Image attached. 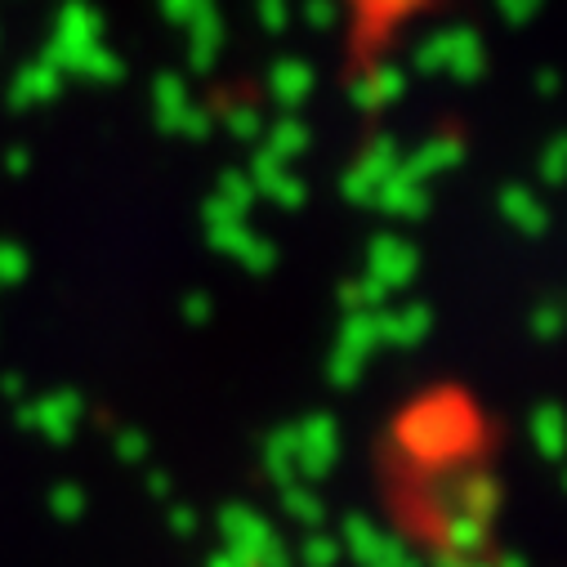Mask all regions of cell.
I'll use <instances>...</instances> for the list:
<instances>
[{"mask_svg":"<svg viewBox=\"0 0 567 567\" xmlns=\"http://www.w3.org/2000/svg\"><path fill=\"white\" fill-rule=\"evenodd\" d=\"M281 514L296 518V523L309 527V532H322V523H327V501H322L318 487L291 483V487H281Z\"/></svg>","mask_w":567,"mask_h":567,"instance_id":"27","label":"cell"},{"mask_svg":"<svg viewBox=\"0 0 567 567\" xmlns=\"http://www.w3.org/2000/svg\"><path fill=\"white\" fill-rule=\"evenodd\" d=\"M0 393H6L10 402H23V398H28V384H23V375H19V371H6V375H0Z\"/></svg>","mask_w":567,"mask_h":567,"instance_id":"48","label":"cell"},{"mask_svg":"<svg viewBox=\"0 0 567 567\" xmlns=\"http://www.w3.org/2000/svg\"><path fill=\"white\" fill-rule=\"evenodd\" d=\"M144 492H148L153 501H171V492H175V478H171L166 470H148V474H144Z\"/></svg>","mask_w":567,"mask_h":567,"instance_id":"45","label":"cell"},{"mask_svg":"<svg viewBox=\"0 0 567 567\" xmlns=\"http://www.w3.org/2000/svg\"><path fill=\"white\" fill-rule=\"evenodd\" d=\"M215 197H219L224 206H233L241 219H246V215H250V206L259 202V197H255V188H250V179H246V171H224V175H219V184H215Z\"/></svg>","mask_w":567,"mask_h":567,"instance_id":"29","label":"cell"},{"mask_svg":"<svg viewBox=\"0 0 567 567\" xmlns=\"http://www.w3.org/2000/svg\"><path fill=\"white\" fill-rule=\"evenodd\" d=\"M398 166H402L398 138H393V134H375L371 144L362 148V157L340 175V197H344L349 206H371L375 193H380V184H384L389 175H398Z\"/></svg>","mask_w":567,"mask_h":567,"instance_id":"7","label":"cell"},{"mask_svg":"<svg viewBox=\"0 0 567 567\" xmlns=\"http://www.w3.org/2000/svg\"><path fill=\"white\" fill-rule=\"evenodd\" d=\"M32 272V255L19 241H0V287H19Z\"/></svg>","mask_w":567,"mask_h":567,"instance_id":"35","label":"cell"},{"mask_svg":"<svg viewBox=\"0 0 567 567\" xmlns=\"http://www.w3.org/2000/svg\"><path fill=\"white\" fill-rule=\"evenodd\" d=\"M313 85H318V72L305 59H281V63L268 68V99L277 107H287V112L300 107L313 94Z\"/></svg>","mask_w":567,"mask_h":567,"instance_id":"17","label":"cell"},{"mask_svg":"<svg viewBox=\"0 0 567 567\" xmlns=\"http://www.w3.org/2000/svg\"><path fill=\"white\" fill-rule=\"evenodd\" d=\"M527 434H532V447H536L545 461H563V452H567L563 406H558V402H536L532 415H527Z\"/></svg>","mask_w":567,"mask_h":567,"instance_id":"23","label":"cell"},{"mask_svg":"<svg viewBox=\"0 0 567 567\" xmlns=\"http://www.w3.org/2000/svg\"><path fill=\"white\" fill-rule=\"evenodd\" d=\"M179 313H184L188 327H210V318H215V300H210L206 291H188V296L179 300Z\"/></svg>","mask_w":567,"mask_h":567,"instance_id":"40","label":"cell"},{"mask_svg":"<svg viewBox=\"0 0 567 567\" xmlns=\"http://www.w3.org/2000/svg\"><path fill=\"white\" fill-rule=\"evenodd\" d=\"M224 125H228L233 138H241V144H255V138L264 134V116H259V107H250V103H233V107L224 112Z\"/></svg>","mask_w":567,"mask_h":567,"instance_id":"34","label":"cell"},{"mask_svg":"<svg viewBox=\"0 0 567 567\" xmlns=\"http://www.w3.org/2000/svg\"><path fill=\"white\" fill-rule=\"evenodd\" d=\"M465 162V144L456 134H434L430 144H420L415 153H402V175L406 179H415V184H430L434 175H447V171H456Z\"/></svg>","mask_w":567,"mask_h":567,"instance_id":"12","label":"cell"},{"mask_svg":"<svg viewBox=\"0 0 567 567\" xmlns=\"http://www.w3.org/2000/svg\"><path fill=\"white\" fill-rule=\"evenodd\" d=\"M336 349L340 353H353L362 362H371V353L380 349V309H358V313H344L340 331H336Z\"/></svg>","mask_w":567,"mask_h":567,"instance_id":"24","label":"cell"},{"mask_svg":"<svg viewBox=\"0 0 567 567\" xmlns=\"http://www.w3.org/2000/svg\"><path fill=\"white\" fill-rule=\"evenodd\" d=\"M188 32H193V50H188V63L193 72H210L215 59H219V45H224V19L215 14V6L206 0V6L188 19Z\"/></svg>","mask_w":567,"mask_h":567,"instance_id":"22","label":"cell"},{"mask_svg":"<svg viewBox=\"0 0 567 567\" xmlns=\"http://www.w3.org/2000/svg\"><path fill=\"white\" fill-rule=\"evenodd\" d=\"M478 443V415L461 393H434L420 398L402 420H398V447L411 465L447 470L461 465Z\"/></svg>","mask_w":567,"mask_h":567,"instance_id":"1","label":"cell"},{"mask_svg":"<svg viewBox=\"0 0 567 567\" xmlns=\"http://www.w3.org/2000/svg\"><path fill=\"white\" fill-rule=\"evenodd\" d=\"M496 210H501V219H505L514 233H523V237H545V233H549V210H545V202H540L532 188H523V184H505V188L496 193Z\"/></svg>","mask_w":567,"mask_h":567,"instance_id":"16","label":"cell"},{"mask_svg":"<svg viewBox=\"0 0 567 567\" xmlns=\"http://www.w3.org/2000/svg\"><path fill=\"white\" fill-rule=\"evenodd\" d=\"M353 291H358V309H389V291L375 287L371 277H358V281H353Z\"/></svg>","mask_w":567,"mask_h":567,"instance_id":"43","label":"cell"},{"mask_svg":"<svg viewBox=\"0 0 567 567\" xmlns=\"http://www.w3.org/2000/svg\"><path fill=\"white\" fill-rule=\"evenodd\" d=\"M362 264H367L362 277H371L375 287H384L393 296V291H402V287H411V281H415V272H420V246L411 237L384 228V233H375L367 241V259Z\"/></svg>","mask_w":567,"mask_h":567,"instance_id":"8","label":"cell"},{"mask_svg":"<svg viewBox=\"0 0 567 567\" xmlns=\"http://www.w3.org/2000/svg\"><path fill=\"white\" fill-rule=\"evenodd\" d=\"M415 68L420 72H447L452 81L474 85L487 68V54H483V41L470 28H447V32H434L415 50Z\"/></svg>","mask_w":567,"mask_h":567,"instance_id":"5","label":"cell"},{"mask_svg":"<svg viewBox=\"0 0 567 567\" xmlns=\"http://www.w3.org/2000/svg\"><path fill=\"white\" fill-rule=\"evenodd\" d=\"M554 90H558V76H554V72H540V76H536V94H545V99H549Z\"/></svg>","mask_w":567,"mask_h":567,"instance_id":"52","label":"cell"},{"mask_svg":"<svg viewBox=\"0 0 567 567\" xmlns=\"http://www.w3.org/2000/svg\"><path fill=\"white\" fill-rule=\"evenodd\" d=\"M259 465H264V474L277 483V492L291 487V483H300V474H296V424H277V430L264 439Z\"/></svg>","mask_w":567,"mask_h":567,"instance_id":"19","label":"cell"},{"mask_svg":"<svg viewBox=\"0 0 567 567\" xmlns=\"http://www.w3.org/2000/svg\"><path fill=\"white\" fill-rule=\"evenodd\" d=\"M215 527L224 536V549L241 567H296L291 563V549L281 545V536H277V527L259 509H250V505H237V501L224 505L219 518H215Z\"/></svg>","mask_w":567,"mask_h":567,"instance_id":"2","label":"cell"},{"mask_svg":"<svg viewBox=\"0 0 567 567\" xmlns=\"http://www.w3.org/2000/svg\"><path fill=\"white\" fill-rule=\"evenodd\" d=\"M6 171H10V175H28V171H32V153H28V148H10V153H6Z\"/></svg>","mask_w":567,"mask_h":567,"instance_id":"50","label":"cell"},{"mask_svg":"<svg viewBox=\"0 0 567 567\" xmlns=\"http://www.w3.org/2000/svg\"><path fill=\"white\" fill-rule=\"evenodd\" d=\"M85 420V398L76 389H50L41 398L14 402V424L23 434H41L50 447H68Z\"/></svg>","mask_w":567,"mask_h":567,"instance_id":"3","label":"cell"},{"mask_svg":"<svg viewBox=\"0 0 567 567\" xmlns=\"http://www.w3.org/2000/svg\"><path fill=\"white\" fill-rule=\"evenodd\" d=\"M206 241H210L219 255L237 259V264H241L246 272H255V277H264V272H272V268H277V246H272L268 237H259L255 228H246V224L206 228Z\"/></svg>","mask_w":567,"mask_h":567,"instance_id":"9","label":"cell"},{"mask_svg":"<svg viewBox=\"0 0 567 567\" xmlns=\"http://www.w3.org/2000/svg\"><path fill=\"white\" fill-rule=\"evenodd\" d=\"M527 331L540 340V344H549V340H558L563 336V300L558 296H549V300H540L532 313H527Z\"/></svg>","mask_w":567,"mask_h":567,"instance_id":"32","label":"cell"},{"mask_svg":"<svg viewBox=\"0 0 567 567\" xmlns=\"http://www.w3.org/2000/svg\"><path fill=\"white\" fill-rule=\"evenodd\" d=\"M76 76H81V81H90V85H116V81L125 76V63H121L107 45H99V50L85 59V68H81Z\"/></svg>","mask_w":567,"mask_h":567,"instance_id":"33","label":"cell"},{"mask_svg":"<svg viewBox=\"0 0 567 567\" xmlns=\"http://www.w3.org/2000/svg\"><path fill=\"white\" fill-rule=\"evenodd\" d=\"M434 331V309L430 305H402V309H380V349H420Z\"/></svg>","mask_w":567,"mask_h":567,"instance_id":"13","label":"cell"},{"mask_svg":"<svg viewBox=\"0 0 567 567\" xmlns=\"http://www.w3.org/2000/svg\"><path fill=\"white\" fill-rule=\"evenodd\" d=\"M206 567H241V563H237V558H233L228 549H215V554L206 558Z\"/></svg>","mask_w":567,"mask_h":567,"instance_id":"53","label":"cell"},{"mask_svg":"<svg viewBox=\"0 0 567 567\" xmlns=\"http://www.w3.org/2000/svg\"><path fill=\"white\" fill-rule=\"evenodd\" d=\"M59 94H63V76H59L50 63H28V68L14 76V85H10V107H14V112H28V107L50 103V99H59Z\"/></svg>","mask_w":567,"mask_h":567,"instance_id":"20","label":"cell"},{"mask_svg":"<svg viewBox=\"0 0 567 567\" xmlns=\"http://www.w3.org/2000/svg\"><path fill=\"white\" fill-rule=\"evenodd\" d=\"M264 153L268 157H277V162H296V157H305L309 153V144H313V134H309V125L300 121V116H281V121H272V125H264Z\"/></svg>","mask_w":567,"mask_h":567,"instance_id":"25","label":"cell"},{"mask_svg":"<svg viewBox=\"0 0 567 567\" xmlns=\"http://www.w3.org/2000/svg\"><path fill=\"white\" fill-rule=\"evenodd\" d=\"M305 19H309V28H336V6H331V0H309V6H305Z\"/></svg>","mask_w":567,"mask_h":567,"instance_id":"44","label":"cell"},{"mask_svg":"<svg viewBox=\"0 0 567 567\" xmlns=\"http://www.w3.org/2000/svg\"><path fill=\"white\" fill-rule=\"evenodd\" d=\"M45 505H50V514L59 518V523H81L85 518V509H90V496H85V487L81 483H54L50 487V496H45Z\"/></svg>","mask_w":567,"mask_h":567,"instance_id":"28","label":"cell"},{"mask_svg":"<svg viewBox=\"0 0 567 567\" xmlns=\"http://www.w3.org/2000/svg\"><path fill=\"white\" fill-rule=\"evenodd\" d=\"M362 375H367V362H362V358L331 349V358H327V380H331V389H353V384H362Z\"/></svg>","mask_w":567,"mask_h":567,"instance_id":"36","label":"cell"},{"mask_svg":"<svg viewBox=\"0 0 567 567\" xmlns=\"http://www.w3.org/2000/svg\"><path fill=\"white\" fill-rule=\"evenodd\" d=\"M188 112H193L188 85L179 76H157V85H153V116H157V125L166 134H179L184 121H188Z\"/></svg>","mask_w":567,"mask_h":567,"instance_id":"26","label":"cell"},{"mask_svg":"<svg viewBox=\"0 0 567 567\" xmlns=\"http://www.w3.org/2000/svg\"><path fill=\"white\" fill-rule=\"evenodd\" d=\"M492 567H532V563H527L518 549H505V554H496V563H492Z\"/></svg>","mask_w":567,"mask_h":567,"instance_id":"51","label":"cell"},{"mask_svg":"<svg viewBox=\"0 0 567 567\" xmlns=\"http://www.w3.org/2000/svg\"><path fill=\"white\" fill-rule=\"evenodd\" d=\"M103 45V19L90 10V6H63L59 10V23H54V41H50V50L41 54V63H50L59 76H76L81 68H85V59L94 54Z\"/></svg>","mask_w":567,"mask_h":567,"instance_id":"4","label":"cell"},{"mask_svg":"<svg viewBox=\"0 0 567 567\" xmlns=\"http://www.w3.org/2000/svg\"><path fill=\"white\" fill-rule=\"evenodd\" d=\"M424 567H492V563H483V558H452V554H434L430 563H424Z\"/></svg>","mask_w":567,"mask_h":567,"instance_id":"49","label":"cell"},{"mask_svg":"<svg viewBox=\"0 0 567 567\" xmlns=\"http://www.w3.org/2000/svg\"><path fill=\"white\" fill-rule=\"evenodd\" d=\"M402 94H406V72L393 63H375L371 72L353 76V85H349V103L358 112H371V116L384 112L389 103H398Z\"/></svg>","mask_w":567,"mask_h":567,"instance_id":"14","label":"cell"},{"mask_svg":"<svg viewBox=\"0 0 567 567\" xmlns=\"http://www.w3.org/2000/svg\"><path fill=\"white\" fill-rule=\"evenodd\" d=\"M296 558H300V567H336V563L344 558V549H340L336 536H327V532H309L305 545L296 549Z\"/></svg>","mask_w":567,"mask_h":567,"instance_id":"30","label":"cell"},{"mask_svg":"<svg viewBox=\"0 0 567 567\" xmlns=\"http://www.w3.org/2000/svg\"><path fill=\"white\" fill-rule=\"evenodd\" d=\"M371 210L393 215V219H424V215L434 210V197H430V184H415V179H406V175L398 171V175H389V179L380 184Z\"/></svg>","mask_w":567,"mask_h":567,"instance_id":"15","label":"cell"},{"mask_svg":"<svg viewBox=\"0 0 567 567\" xmlns=\"http://www.w3.org/2000/svg\"><path fill=\"white\" fill-rule=\"evenodd\" d=\"M336 540H340V549H344L358 567H367V563L384 549L389 532H384L375 518H367V514H344V518H340V536H336Z\"/></svg>","mask_w":567,"mask_h":567,"instance_id":"21","label":"cell"},{"mask_svg":"<svg viewBox=\"0 0 567 567\" xmlns=\"http://www.w3.org/2000/svg\"><path fill=\"white\" fill-rule=\"evenodd\" d=\"M358 6L367 10V19H375V23H398V19H406L420 0H358Z\"/></svg>","mask_w":567,"mask_h":567,"instance_id":"39","label":"cell"},{"mask_svg":"<svg viewBox=\"0 0 567 567\" xmlns=\"http://www.w3.org/2000/svg\"><path fill=\"white\" fill-rule=\"evenodd\" d=\"M112 452H116L121 465H148L153 443H148L144 430H134V424H121V430L112 434Z\"/></svg>","mask_w":567,"mask_h":567,"instance_id":"31","label":"cell"},{"mask_svg":"<svg viewBox=\"0 0 567 567\" xmlns=\"http://www.w3.org/2000/svg\"><path fill=\"white\" fill-rule=\"evenodd\" d=\"M501 505H505L501 478L492 470H483V465H461V474H456V509L492 527L496 514H501Z\"/></svg>","mask_w":567,"mask_h":567,"instance_id":"11","label":"cell"},{"mask_svg":"<svg viewBox=\"0 0 567 567\" xmlns=\"http://www.w3.org/2000/svg\"><path fill=\"white\" fill-rule=\"evenodd\" d=\"M259 23L268 32H281L291 23V6H287V0H259Z\"/></svg>","mask_w":567,"mask_h":567,"instance_id":"42","label":"cell"},{"mask_svg":"<svg viewBox=\"0 0 567 567\" xmlns=\"http://www.w3.org/2000/svg\"><path fill=\"white\" fill-rule=\"evenodd\" d=\"M367 567H424V558L411 549V540L406 536H398V532H389V540H384V549L367 563Z\"/></svg>","mask_w":567,"mask_h":567,"instance_id":"37","label":"cell"},{"mask_svg":"<svg viewBox=\"0 0 567 567\" xmlns=\"http://www.w3.org/2000/svg\"><path fill=\"white\" fill-rule=\"evenodd\" d=\"M496 6L505 10V19H509V23H527V19H536L540 0H496Z\"/></svg>","mask_w":567,"mask_h":567,"instance_id":"47","label":"cell"},{"mask_svg":"<svg viewBox=\"0 0 567 567\" xmlns=\"http://www.w3.org/2000/svg\"><path fill=\"white\" fill-rule=\"evenodd\" d=\"M563 175H567V138L554 134L549 144H545V153H540V184L545 188H558Z\"/></svg>","mask_w":567,"mask_h":567,"instance_id":"38","label":"cell"},{"mask_svg":"<svg viewBox=\"0 0 567 567\" xmlns=\"http://www.w3.org/2000/svg\"><path fill=\"white\" fill-rule=\"evenodd\" d=\"M202 6H206V0H162V14H166L171 23H188Z\"/></svg>","mask_w":567,"mask_h":567,"instance_id":"46","label":"cell"},{"mask_svg":"<svg viewBox=\"0 0 567 567\" xmlns=\"http://www.w3.org/2000/svg\"><path fill=\"white\" fill-rule=\"evenodd\" d=\"M434 532H439L443 554H452V558H483V549L492 540V527L470 514H447L434 523Z\"/></svg>","mask_w":567,"mask_h":567,"instance_id":"18","label":"cell"},{"mask_svg":"<svg viewBox=\"0 0 567 567\" xmlns=\"http://www.w3.org/2000/svg\"><path fill=\"white\" fill-rule=\"evenodd\" d=\"M340 420L331 411H313L305 420H296V474L300 483L318 487L322 478H331V470L340 465Z\"/></svg>","mask_w":567,"mask_h":567,"instance_id":"6","label":"cell"},{"mask_svg":"<svg viewBox=\"0 0 567 567\" xmlns=\"http://www.w3.org/2000/svg\"><path fill=\"white\" fill-rule=\"evenodd\" d=\"M246 179H250L255 197H268V202H272V206H281V210H300V206H305V197H309L305 179H300V175H291V166H287V162L268 157L264 148L250 157Z\"/></svg>","mask_w":567,"mask_h":567,"instance_id":"10","label":"cell"},{"mask_svg":"<svg viewBox=\"0 0 567 567\" xmlns=\"http://www.w3.org/2000/svg\"><path fill=\"white\" fill-rule=\"evenodd\" d=\"M166 523H171V532H175V536H197V527H202V514H197L193 505L175 501V505L166 509Z\"/></svg>","mask_w":567,"mask_h":567,"instance_id":"41","label":"cell"}]
</instances>
